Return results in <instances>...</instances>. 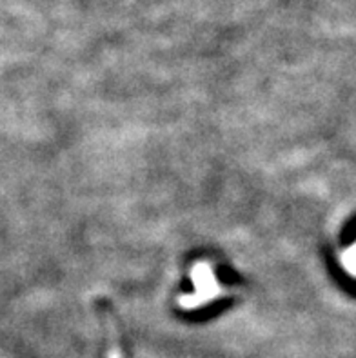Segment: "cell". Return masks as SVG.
<instances>
[{
  "mask_svg": "<svg viewBox=\"0 0 356 358\" xmlns=\"http://www.w3.org/2000/svg\"><path fill=\"white\" fill-rule=\"evenodd\" d=\"M343 266L348 268L353 277H356V244L343 253Z\"/></svg>",
  "mask_w": 356,
  "mask_h": 358,
  "instance_id": "cell-1",
  "label": "cell"
}]
</instances>
